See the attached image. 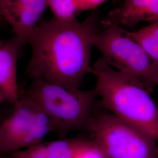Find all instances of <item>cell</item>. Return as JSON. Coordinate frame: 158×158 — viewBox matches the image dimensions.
<instances>
[{
	"label": "cell",
	"instance_id": "cell-6",
	"mask_svg": "<svg viewBox=\"0 0 158 158\" xmlns=\"http://www.w3.org/2000/svg\"><path fill=\"white\" fill-rule=\"evenodd\" d=\"M11 114L0 123V153H11L43 142L56 131L40 106L26 96L21 97Z\"/></svg>",
	"mask_w": 158,
	"mask_h": 158
},
{
	"label": "cell",
	"instance_id": "cell-2",
	"mask_svg": "<svg viewBox=\"0 0 158 158\" xmlns=\"http://www.w3.org/2000/svg\"><path fill=\"white\" fill-rule=\"evenodd\" d=\"M93 70L96 78L94 88L102 107L156 139L158 108L144 85L111 68L102 58L96 61Z\"/></svg>",
	"mask_w": 158,
	"mask_h": 158
},
{
	"label": "cell",
	"instance_id": "cell-1",
	"mask_svg": "<svg viewBox=\"0 0 158 158\" xmlns=\"http://www.w3.org/2000/svg\"><path fill=\"white\" fill-rule=\"evenodd\" d=\"M98 21L94 12L82 22L55 17L40 21L27 41L31 49L29 78L81 89L86 76L93 73L92 38L98 31Z\"/></svg>",
	"mask_w": 158,
	"mask_h": 158
},
{
	"label": "cell",
	"instance_id": "cell-17",
	"mask_svg": "<svg viewBox=\"0 0 158 158\" xmlns=\"http://www.w3.org/2000/svg\"><path fill=\"white\" fill-rule=\"evenodd\" d=\"M156 141L158 142V132H157V135H156Z\"/></svg>",
	"mask_w": 158,
	"mask_h": 158
},
{
	"label": "cell",
	"instance_id": "cell-9",
	"mask_svg": "<svg viewBox=\"0 0 158 158\" xmlns=\"http://www.w3.org/2000/svg\"><path fill=\"white\" fill-rule=\"evenodd\" d=\"M158 21V0H124L123 5L109 12L102 20L104 27L111 24L134 27L141 22Z\"/></svg>",
	"mask_w": 158,
	"mask_h": 158
},
{
	"label": "cell",
	"instance_id": "cell-4",
	"mask_svg": "<svg viewBox=\"0 0 158 158\" xmlns=\"http://www.w3.org/2000/svg\"><path fill=\"white\" fill-rule=\"evenodd\" d=\"M86 131L106 158H158L155 139L108 111L93 114Z\"/></svg>",
	"mask_w": 158,
	"mask_h": 158
},
{
	"label": "cell",
	"instance_id": "cell-19",
	"mask_svg": "<svg viewBox=\"0 0 158 158\" xmlns=\"http://www.w3.org/2000/svg\"></svg>",
	"mask_w": 158,
	"mask_h": 158
},
{
	"label": "cell",
	"instance_id": "cell-5",
	"mask_svg": "<svg viewBox=\"0 0 158 158\" xmlns=\"http://www.w3.org/2000/svg\"><path fill=\"white\" fill-rule=\"evenodd\" d=\"M94 46L111 68L139 80L151 92L158 83V63L154 62L137 42L118 24L97 31L92 38Z\"/></svg>",
	"mask_w": 158,
	"mask_h": 158
},
{
	"label": "cell",
	"instance_id": "cell-18",
	"mask_svg": "<svg viewBox=\"0 0 158 158\" xmlns=\"http://www.w3.org/2000/svg\"><path fill=\"white\" fill-rule=\"evenodd\" d=\"M2 18V16H1V14H0V21L1 20Z\"/></svg>",
	"mask_w": 158,
	"mask_h": 158
},
{
	"label": "cell",
	"instance_id": "cell-10",
	"mask_svg": "<svg viewBox=\"0 0 158 158\" xmlns=\"http://www.w3.org/2000/svg\"><path fill=\"white\" fill-rule=\"evenodd\" d=\"M46 143V158H74L94 145L91 138L77 136Z\"/></svg>",
	"mask_w": 158,
	"mask_h": 158
},
{
	"label": "cell",
	"instance_id": "cell-16",
	"mask_svg": "<svg viewBox=\"0 0 158 158\" xmlns=\"http://www.w3.org/2000/svg\"><path fill=\"white\" fill-rule=\"evenodd\" d=\"M6 99L5 97L0 92V104H1L4 102H6Z\"/></svg>",
	"mask_w": 158,
	"mask_h": 158
},
{
	"label": "cell",
	"instance_id": "cell-3",
	"mask_svg": "<svg viewBox=\"0 0 158 158\" xmlns=\"http://www.w3.org/2000/svg\"><path fill=\"white\" fill-rule=\"evenodd\" d=\"M24 96L40 106L62 135L87 130L98 97L94 88L85 90L40 80H32Z\"/></svg>",
	"mask_w": 158,
	"mask_h": 158
},
{
	"label": "cell",
	"instance_id": "cell-13",
	"mask_svg": "<svg viewBox=\"0 0 158 158\" xmlns=\"http://www.w3.org/2000/svg\"><path fill=\"white\" fill-rule=\"evenodd\" d=\"M46 143L40 142L10 153L9 158H46Z\"/></svg>",
	"mask_w": 158,
	"mask_h": 158
},
{
	"label": "cell",
	"instance_id": "cell-11",
	"mask_svg": "<svg viewBox=\"0 0 158 158\" xmlns=\"http://www.w3.org/2000/svg\"><path fill=\"white\" fill-rule=\"evenodd\" d=\"M126 34L137 42L154 62L158 63V21L135 32Z\"/></svg>",
	"mask_w": 158,
	"mask_h": 158
},
{
	"label": "cell",
	"instance_id": "cell-15",
	"mask_svg": "<svg viewBox=\"0 0 158 158\" xmlns=\"http://www.w3.org/2000/svg\"><path fill=\"white\" fill-rule=\"evenodd\" d=\"M107 0H77V11L80 12L95 9Z\"/></svg>",
	"mask_w": 158,
	"mask_h": 158
},
{
	"label": "cell",
	"instance_id": "cell-8",
	"mask_svg": "<svg viewBox=\"0 0 158 158\" xmlns=\"http://www.w3.org/2000/svg\"><path fill=\"white\" fill-rule=\"evenodd\" d=\"M23 43L16 36L0 44V92L12 106L19 100L17 63Z\"/></svg>",
	"mask_w": 158,
	"mask_h": 158
},
{
	"label": "cell",
	"instance_id": "cell-7",
	"mask_svg": "<svg viewBox=\"0 0 158 158\" xmlns=\"http://www.w3.org/2000/svg\"><path fill=\"white\" fill-rule=\"evenodd\" d=\"M48 0H0V14L23 44L40 23Z\"/></svg>",
	"mask_w": 158,
	"mask_h": 158
},
{
	"label": "cell",
	"instance_id": "cell-12",
	"mask_svg": "<svg viewBox=\"0 0 158 158\" xmlns=\"http://www.w3.org/2000/svg\"><path fill=\"white\" fill-rule=\"evenodd\" d=\"M48 2L55 18L63 21L76 19L78 14L77 0H48Z\"/></svg>",
	"mask_w": 158,
	"mask_h": 158
},
{
	"label": "cell",
	"instance_id": "cell-14",
	"mask_svg": "<svg viewBox=\"0 0 158 158\" xmlns=\"http://www.w3.org/2000/svg\"><path fill=\"white\" fill-rule=\"evenodd\" d=\"M74 158H106L94 145L89 147L78 153Z\"/></svg>",
	"mask_w": 158,
	"mask_h": 158
}]
</instances>
